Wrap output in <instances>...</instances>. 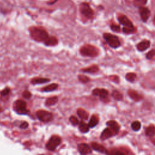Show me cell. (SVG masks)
I'll use <instances>...</instances> for the list:
<instances>
[{
	"label": "cell",
	"mask_w": 155,
	"mask_h": 155,
	"mask_svg": "<svg viewBox=\"0 0 155 155\" xmlns=\"http://www.w3.org/2000/svg\"><path fill=\"white\" fill-rule=\"evenodd\" d=\"M29 33L31 38L37 42H42L44 43L49 38L47 30L44 28L39 26L30 27Z\"/></svg>",
	"instance_id": "cell-1"
},
{
	"label": "cell",
	"mask_w": 155,
	"mask_h": 155,
	"mask_svg": "<svg viewBox=\"0 0 155 155\" xmlns=\"http://www.w3.org/2000/svg\"><path fill=\"white\" fill-rule=\"evenodd\" d=\"M80 53L84 56L96 57L99 54V49L91 44H85L80 48Z\"/></svg>",
	"instance_id": "cell-2"
},
{
	"label": "cell",
	"mask_w": 155,
	"mask_h": 155,
	"mask_svg": "<svg viewBox=\"0 0 155 155\" xmlns=\"http://www.w3.org/2000/svg\"><path fill=\"white\" fill-rule=\"evenodd\" d=\"M103 36L106 42L111 47L116 48L120 46V42L116 36L111 33H105L103 35Z\"/></svg>",
	"instance_id": "cell-3"
},
{
	"label": "cell",
	"mask_w": 155,
	"mask_h": 155,
	"mask_svg": "<svg viewBox=\"0 0 155 155\" xmlns=\"http://www.w3.org/2000/svg\"><path fill=\"white\" fill-rule=\"evenodd\" d=\"M79 11L81 14L87 19H91L93 17L94 12L87 2H83L80 5Z\"/></svg>",
	"instance_id": "cell-4"
},
{
	"label": "cell",
	"mask_w": 155,
	"mask_h": 155,
	"mask_svg": "<svg viewBox=\"0 0 155 155\" xmlns=\"http://www.w3.org/2000/svg\"><path fill=\"white\" fill-rule=\"evenodd\" d=\"M61 139L57 136H53L48 140L46 145V147L48 150L53 151L61 143Z\"/></svg>",
	"instance_id": "cell-5"
},
{
	"label": "cell",
	"mask_w": 155,
	"mask_h": 155,
	"mask_svg": "<svg viewBox=\"0 0 155 155\" xmlns=\"http://www.w3.org/2000/svg\"><path fill=\"white\" fill-rule=\"evenodd\" d=\"M38 118L42 122H49L51 120L53 116L52 114L47 111L39 110L36 113Z\"/></svg>",
	"instance_id": "cell-6"
},
{
	"label": "cell",
	"mask_w": 155,
	"mask_h": 155,
	"mask_svg": "<svg viewBox=\"0 0 155 155\" xmlns=\"http://www.w3.org/2000/svg\"><path fill=\"white\" fill-rule=\"evenodd\" d=\"M14 108L20 114H24L27 113L26 102L22 100H17L14 103Z\"/></svg>",
	"instance_id": "cell-7"
},
{
	"label": "cell",
	"mask_w": 155,
	"mask_h": 155,
	"mask_svg": "<svg viewBox=\"0 0 155 155\" xmlns=\"http://www.w3.org/2000/svg\"><path fill=\"white\" fill-rule=\"evenodd\" d=\"M92 93L94 96H99L103 101H106L108 97V92L104 88H95L93 90Z\"/></svg>",
	"instance_id": "cell-8"
},
{
	"label": "cell",
	"mask_w": 155,
	"mask_h": 155,
	"mask_svg": "<svg viewBox=\"0 0 155 155\" xmlns=\"http://www.w3.org/2000/svg\"><path fill=\"white\" fill-rule=\"evenodd\" d=\"M117 19L119 22L124 27H134L131 21L128 18L127 16H126L124 15H122V14L119 15Z\"/></svg>",
	"instance_id": "cell-9"
},
{
	"label": "cell",
	"mask_w": 155,
	"mask_h": 155,
	"mask_svg": "<svg viewBox=\"0 0 155 155\" xmlns=\"http://www.w3.org/2000/svg\"><path fill=\"white\" fill-rule=\"evenodd\" d=\"M139 13H140L142 20L143 22H146L150 17V11L147 7H139Z\"/></svg>",
	"instance_id": "cell-10"
},
{
	"label": "cell",
	"mask_w": 155,
	"mask_h": 155,
	"mask_svg": "<svg viewBox=\"0 0 155 155\" xmlns=\"http://www.w3.org/2000/svg\"><path fill=\"white\" fill-rule=\"evenodd\" d=\"M78 148L79 152L82 155H87L90 153L91 151L90 147L87 143H85L79 144L78 146Z\"/></svg>",
	"instance_id": "cell-11"
},
{
	"label": "cell",
	"mask_w": 155,
	"mask_h": 155,
	"mask_svg": "<svg viewBox=\"0 0 155 155\" xmlns=\"http://www.w3.org/2000/svg\"><path fill=\"white\" fill-rule=\"evenodd\" d=\"M107 125L108 126V128L112 130L114 134H116L118 133L120 127L117 122L114 120H109L107 122Z\"/></svg>",
	"instance_id": "cell-12"
},
{
	"label": "cell",
	"mask_w": 155,
	"mask_h": 155,
	"mask_svg": "<svg viewBox=\"0 0 155 155\" xmlns=\"http://www.w3.org/2000/svg\"><path fill=\"white\" fill-rule=\"evenodd\" d=\"M150 46V42L148 40H143L139 43H138L136 45L137 49L140 51H143L148 49Z\"/></svg>",
	"instance_id": "cell-13"
},
{
	"label": "cell",
	"mask_w": 155,
	"mask_h": 155,
	"mask_svg": "<svg viewBox=\"0 0 155 155\" xmlns=\"http://www.w3.org/2000/svg\"><path fill=\"white\" fill-rule=\"evenodd\" d=\"M128 95L130 96V97L133 99L134 101H138L142 99V97L140 94H139L137 91L133 90H129L128 91Z\"/></svg>",
	"instance_id": "cell-14"
},
{
	"label": "cell",
	"mask_w": 155,
	"mask_h": 155,
	"mask_svg": "<svg viewBox=\"0 0 155 155\" xmlns=\"http://www.w3.org/2000/svg\"><path fill=\"white\" fill-rule=\"evenodd\" d=\"M113 135H114V134L112 131V130L109 128H107L102 131L101 135V138L102 140H105L111 137Z\"/></svg>",
	"instance_id": "cell-15"
},
{
	"label": "cell",
	"mask_w": 155,
	"mask_h": 155,
	"mask_svg": "<svg viewBox=\"0 0 155 155\" xmlns=\"http://www.w3.org/2000/svg\"><path fill=\"white\" fill-rule=\"evenodd\" d=\"M58 43V39L54 36H49L48 39L44 43L47 46H54Z\"/></svg>",
	"instance_id": "cell-16"
},
{
	"label": "cell",
	"mask_w": 155,
	"mask_h": 155,
	"mask_svg": "<svg viewBox=\"0 0 155 155\" xmlns=\"http://www.w3.org/2000/svg\"><path fill=\"white\" fill-rule=\"evenodd\" d=\"M50 81V79L45 78H35L31 80V83L33 84H44L47 82Z\"/></svg>",
	"instance_id": "cell-17"
},
{
	"label": "cell",
	"mask_w": 155,
	"mask_h": 155,
	"mask_svg": "<svg viewBox=\"0 0 155 155\" xmlns=\"http://www.w3.org/2000/svg\"><path fill=\"white\" fill-rule=\"evenodd\" d=\"M99 67L97 65H93L91 66L84 68L82 69V71L85 73H94L98 71Z\"/></svg>",
	"instance_id": "cell-18"
},
{
	"label": "cell",
	"mask_w": 155,
	"mask_h": 155,
	"mask_svg": "<svg viewBox=\"0 0 155 155\" xmlns=\"http://www.w3.org/2000/svg\"><path fill=\"white\" fill-rule=\"evenodd\" d=\"M91 147L92 148L95 150L96 151H97L99 152H101V153H107V150L106 149L101 145L97 143H96V142H93L91 143Z\"/></svg>",
	"instance_id": "cell-19"
},
{
	"label": "cell",
	"mask_w": 155,
	"mask_h": 155,
	"mask_svg": "<svg viewBox=\"0 0 155 155\" xmlns=\"http://www.w3.org/2000/svg\"><path fill=\"white\" fill-rule=\"evenodd\" d=\"M58 84L53 83V84H51L42 88V91H46V92L52 91H54V90H56L58 88Z\"/></svg>",
	"instance_id": "cell-20"
},
{
	"label": "cell",
	"mask_w": 155,
	"mask_h": 155,
	"mask_svg": "<svg viewBox=\"0 0 155 155\" xmlns=\"http://www.w3.org/2000/svg\"><path fill=\"white\" fill-rule=\"evenodd\" d=\"M58 101V98L57 96H53L48 98L45 101V105L47 106H51L57 103Z\"/></svg>",
	"instance_id": "cell-21"
},
{
	"label": "cell",
	"mask_w": 155,
	"mask_h": 155,
	"mask_svg": "<svg viewBox=\"0 0 155 155\" xmlns=\"http://www.w3.org/2000/svg\"><path fill=\"white\" fill-rule=\"evenodd\" d=\"M77 113L78 114V116L82 119H84V120H86L88 118V113H87L86 111H85L84 110L82 109V108H79L77 111Z\"/></svg>",
	"instance_id": "cell-22"
},
{
	"label": "cell",
	"mask_w": 155,
	"mask_h": 155,
	"mask_svg": "<svg viewBox=\"0 0 155 155\" xmlns=\"http://www.w3.org/2000/svg\"><path fill=\"white\" fill-rule=\"evenodd\" d=\"M98 121H99V120H98L97 117H96V116H93L91 117V119L90 120V122L88 123V127H91V128H93V127H95L97 124Z\"/></svg>",
	"instance_id": "cell-23"
},
{
	"label": "cell",
	"mask_w": 155,
	"mask_h": 155,
	"mask_svg": "<svg viewBox=\"0 0 155 155\" xmlns=\"http://www.w3.org/2000/svg\"><path fill=\"white\" fill-rule=\"evenodd\" d=\"M79 128L80 130V131L82 133H87L88 131L89 130V127H88V125L86 124L84 122H81L80 124H79Z\"/></svg>",
	"instance_id": "cell-24"
},
{
	"label": "cell",
	"mask_w": 155,
	"mask_h": 155,
	"mask_svg": "<svg viewBox=\"0 0 155 155\" xmlns=\"http://www.w3.org/2000/svg\"><path fill=\"white\" fill-rule=\"evenodd\" d=\"M136 78V74L134 73H128L125 75V78L128 81L133 82Z\"/></svg>",
	"instance_id": "cell-25"
},
{
	"label": "cell",
	"mask_w": 155,
	"mask_h": 155,
	"mask_svg": "<svg viewBox=\"0 0 155 155\" xmlns=\"http://www.w3.org/2000/svg\"><path fill=\"white\" fill-rule=\"evenodd\" d=\"M112 96L117 101H120L123 98V96L122 94L119 91H117V90H114L113 91L112 93Z\"/></svg>",
	"instance_id": "cell-26"
},
{
	"label": "cell",
	"mask_w": 155,
	"mask_h": 155,
	"mask_svg": "<svg viewBox=\"0 0 155 155\" xmlns=\"http://www.w3.org/2000/svg\"><path fill=\"white\" fill-rule=\"evenodd\" d=\"M155 134V127L150 126L146 130V134L148 136H152Z\"/></svg>",
	"instance_id": "cell-27"
},
{
	"label": "cell",
	"mask_w": 155,
	"mask_h": 155,
	"mask_svg": "<svg viewBox=\"0 0 155 155\" xmlns=\"http://www.w3.org/2000/svg\"><path fill=\"white\" fill-rule=\"evenodd\" d=\"M123 31L125 33L127 34H130V33H134L136 31V29L134 28V27H124L122 28Z\"/></svg>",
	"instance_id": "cell-28"
},
{
	"label": "cell",
	"mask_w": 155,
	"mask_h": 155,
	"mask_svg": "<svg viewBox=\"0 0 155 155\" xmlns=\"http://www.w3.org/2000/svg\"><path fill=\"white\" fill-rule=\"evenodd\" d=\"M141 127L140 123L139 121H134L131 124V128L134 131H138Z\"/></svg>",
	"instance_id": "cell-29"
},
{
	"label": "cell",
	"mask_w": 155,
	"mask_h": 155,
	"mask_svg": "<svg viewBox=\"0 0 155 155\" xmlns=\"http://www.w3.org/2000/svg\"><path fill=\"white\" fill-rule=\"evenodd\" d=\"M147 58L150 60H154L155 59V50H151L149 52L147 53Z\"/></svg>",
	"instance_id": "cell-30"
},
{
	"label": "cell",
	"mask_w": 155,
	"mask_h": 155,
	"mask_svg": "<svg viewBox=\"0 0 155 155\" xmlns=\"http://www.w3.org/2000/svg\"><path fill=\"white\" fill-rule=\"evenodd\" d=\"M78 79L82 83H87L90 81V79L88 77L83 74L78 75Z\"/></svg>",
	"instance_id": "cell-31"
},
{
	"label": "cell",
	"mask_w": 155,
	"mask_h": 155,
	"mask_svg": "<svg viewBox=\"0 0 155 155\" xmlns=\"http://www.w3.org/2000/svg\"><path fill=\"white\" fill-rule=\"evenodd\" d=\"M147 2V0H134V5L136 6L142 7L143 5L146 4Z\"/></svg>",
	"instance_id": "cell-32"
},
{
	"label": "cell",
	"mask_w": 155,
	"mask_h": 155,
	"mask_svg": "<svg viewBox=\"0 0 155 155\" xmlns=\"http://www.w3.org/2000/svg\"><path fill=\"white\" fill-rule=\"evenodd\" d=\"M70 121L74 125H77L79 123V121H78V119L75 116H71L70 117Z\"/></svg>",
	"instance_id": "cell-33"
},
{
	"label": "cell",
	"mask_w": 155,
	"mask_h": 155,
	"mask_svg": "<svg viewBox=\"0 0 155 155\" xmlns=\"http://www.w3.org/2000/svg\"><path fill=\"white\" fill-rule=\"evenodd\" d=\"M111 29L114 31H116V32H119L120 30V28L118 25L116 24H111Z\"/></svg>",
	"instance_id": "cell-34"
},
{
	"label": "cell",
	"mask_w": 155,
	"mask_h": 155,
	"mask_svg": "<svg viewBox=\"0 0 155 155\" xmlns=\"http://www.w3.org/2000/svg\"><path fill=\"white\" fill-rule=\"evenodd\" d=\"M108 155H125L124 153L119 151H112L108 153Z\"/></svg>",
	"instance_id": "cell-35"
},
{
	"label": "cell",
	"mask_w": 155,
	"mask_h": 155,
	"mask_svg": "<svg viewBox=\"0 0 155 155\" xmlns=\"http://www.w3.org/2000/svg\"><path fill=\"white\" fill-rule=\"evenodd\" d=\"M10 91V89L8 87H6L2 91H1V95L2 96H6L7 94H8V93Z\"/></svg>",
	"instance_id": "cell-36"
},
{
	"label": "cell",
	"mask_w": 155,
	"mask_h": 155,
	"mask_svg": "<svg viewBox=\"0 0 155 155\" xmlns=\"http://www.w3.org/2000/svg\"><path fill=\"white\" fill-rule=\"evenodd\" d=\"M22 95H23L24 97L27 98V99H29V98L31 97V94L30 93V91H27V90H25V91H24Z\"/></svg>",
	"instance_id": "cell-37"
},
{
	"label": "cell",
	"mask_w": 155,
	"mask_h": 155,
	"mask_svg": "<svg viewBox=\"0 0 155 155\" xmlns=\"http://www.w3.org/2000/svg\"><path fill=\"white\" fill-rule=\"evenodd\" d=\"M110 79L111 81H114L115 82H117V83L119 82V77L117 76H116V75H111V76H110Z\"/></svg>",
	"instance_id": "cell-38"
},
{
	"label": "cell",
	"mask_w": 155,
	"mask_h": 155,
	"mask_svg": "<svg viewBox=\"0 0 155 155\" xmlns=\"http://www.w3.org/2000/svg\"><path fill=\"white\" fill-rule=\"evenodd\" d=\"M28 125V124L27 122H22V123L21 124L20 127H21V128H27Z\"/></svg>",
	"instance_id": "cell-39"
},
{
	"label": "cell",
	"mask_w": 155,
	"mask_h": 155,
	"mask_svg": "<svg viewBox=\"0 0 155 155\" xmlns=\"http://www.w3.org/2000/svg\"><path fill=\"white\" fill-rule=\"evenodd\" d=\"M153 23H154V24L155 25V15H154V18H153Z\"/></svg>",
	"instance_id": "cell-40"
},
{
	"label": "cell",
	"mask_w": 155,
	"mask_h": 155,
	"mask_svg": "<svg viewBox=\"0 0 155 155\" xmlns=\"http://www.w3.org/2000/svg\"><path fill=\"white\" fill-rule=\"evenodd\" d=\"M0 110H1V108H0Z\"/></svg>",
	"instance_id": "cell-41"
}]
</instances>
